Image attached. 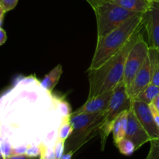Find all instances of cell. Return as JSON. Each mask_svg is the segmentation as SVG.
I'll return each mask as SVG.
<instances>
[{"mask_svg":"<svg viewBox=\"0 0 159 159\" xmlns=\"http://www.w3.org/2000/svg\"><path fill=\"white\" fill-rule=\"evenodd\" d=\"M69 103L45 89L35 75L20 77L0 96V159L26 155L31 146L54 148Z\"/></svg>","mask_w":159,"mask_h":159,"instance_id":"obj_1","label":"cell"},{"mask_svg":"<svg viewBox=\"0 0 159 159\" xmlns=\"http://www.w3.org/2000/svg\"><path fill=\"white\" fill-rule=\"evenodd\" d=\"M138 34L119 52L112 56L101 66L87 71L89 84L87 99H93L107 92L113 91L122 82L124 79L126 59L130 48L136 40Z\"/></svg>","mask_w":159,"mask_h":159,"instance_id":"obj_2","label":"cell"},{"mask_svg":"<svg viewBox=\"0 0 159 159\" xmlns=\"http://www.w3.org/2000/svg\"><path fill=\"white\" fill-rule=\"evenodd\" d=\"M144 21V14H135L105 37L97 39L96 50L88 70L99 68L119 52L133 37L141 32Z\"/></svg>","mask_w":159,"mask_h":159,"instance_id":"obj_3","label":"cell"},{"mask_svg":"<svg viewBox=\"0 0 159 159\" xmlns=\"http://www.w3.org/2000/svg\"><path fill=\"white\" fill-rule=\"evenodd\" d=\"M105 114L104 111L98 113H73L71 114V124L73 132L67 140L65 150L77 152L82 146L91 140L99 132Z\"/></svg>","mask_w":159,"mask_h":159,"instance_id":"obj_4","label":"cell"},{"mask_svg":"<svg viewBox=\"0 0 159 159\" xmlns=\"http://www.w3.org/2000/svg\"><path fill=\"white\" fill-rule=\"evenodd\" d=\"M131 107V99L127 94V88L124 81L113 89V95L107 108L104 110V118L99 128L101 149L104 150L109 135L113 131V124L118 115L124 110H128Z\"/></svg>","mask_w":159,"mask_h":159,"instance_id":"obj_5","label":"cell"},{"mask_svg":"<svg viewBox=\"0 0 159 159\" xmlns=\"http://www.w3.org/2000/svg\"><path fill=\"white\" fill-rule=\"evenodd\" d=\"M93 9L97 23V39L105 37L135 14H140L127 10L111 0L99 3Z\"/></svg>","mask_w":159,"mask_h":159,"instance_id":"obj_6","label":"cell"},{"mask_svg":"<svg viewBox=\"0 0 159 159\" xmlns=\"http://www.w3.org/2000/svg\"><path fill=\"white\" fill-rule=\"evenodd\" d=\"M148 55L149 45L144 40L143 34L140 32L126 59L123 81L126 85L127 91L130 88L137 73L148 57Z\"/></svg>","mask_w":159,"mask_h":159,"instance_id":"obj_7","label":"cell"},{"mask_svg":"<svg viewBox=\"0 0 159 159\" xmlns=\"http://www.w3.org/2000/svg\"><path fill=\"white\" fill-rule=\"evenodd\" d=\"M144 27L148 38L149 48L155 50L159 55V2H154L152 7L144 14Z\"/></svg>","mask_w":159,"mask_h":159,"instance_id":"obj_8","label":"cell"},{"mask_svg":"<svg viewBox=\"0 0 159 159\" xmlns=\"http://www.w3.org/2000/svg\"><path fill=\"white\" fill-rule=\"evenodd\" d=\"M131 107L140 123L150 136L151 140L159 138V127L155 122L149 104L139 99H132Z\"/></svg>","mask_w":159,"mask_h":159,"instance_id":"obj_9","label":"cell"},{"mask_svg":"<svg viewBox=\"0 0 159 159\" xmlns=\"http://www.w3.org/2000/svg\"><path fill=\"white\" fill-rule=\"evenodd\" d=\"M125 138H128L134 144L136 150L147 142H150L151 138L145 129L140 123L134 111L130 107L127 115V128Z\"/></svg>","mask_w":159,"mask_h":159,"instance_id":"obj_10","label":"cell"},{"mask_svg":"<svg viewBox=\"0 0 159 159\" xmlns=\"http://www.w3.org/2000/svg\"><path fill=\"white\" fill-rule=\"evenodd\" d=\"M152 83V68L148 57L144 61L138 72L135 75L130 88L127 90V94L130 99H136L144 89Z\"/></svg>","mask_w":159,"mask_h":159,"instance_id":"obj_11","label":"cell"},{"mask_svg":"<svg viewBox=\"0 0 159 159\" xmlns=\"http://www.w3.org/2000/svg\"><path fill=\"white\" fill-rule=\"evenodd\" d=\"M113 91L107 92L102 95L93 98V99H87L86 102L78 108L77 110L72 112L73 113H98L104 111L108 107L110 101L111 99Z\"/></svg>","mask_w":159,"mask_h":159,"instance_id":"obj_12","label":"cell"},{"mask_svg":"<svg viewBox=\"0 0 159 159\" xmlns=\"http://www.w3.org/2000/svg\"><path fill=\"white\" fill-rule=\"evenodd\" d=\"M113 2L135 13L144 14L150 9L152 2L149 0H111Z\"/></svg>","mask_w":159,"mask_h":159,"instance_id":"obj_13","label":"cell"},{"mask_svg":"<svg viewBox=\"0 0 159 159\" xmlns=\"http://www.w3.org/2000/svg\"><path fill=\"white\" fill-rule=\"evenodd\" d=\"M128 110L121 112L115 120L113 127V136L115 144H117L120 141L126 137L127 128V115Z\"/></svg>","mask_w":159,"mask_h":159,"instance_id":"obj_14","label":"cell"},{"mask_svg":"<svg viewBox=\"0 0 159 159\" xmlns=\"http://www.w3.org/2000/svg\"><path fill=\"white\" fill-rule=\"evenodd\" d=\"M62 72H63V70H62L61 65H57L55 68H53L49 73H48L43 77V80L40 81L43 88L50 93H53V90L60 80Z\"/></svg>","mask_w":159,"mask_h":159,"instance_id":"obj_15","label":"cell"},{"mask_svg":"<svg viewBox=\"0 0 159 159\" xmlns=\"http://www.w3.org/2000/svg\"><path fill=\"white\" fill-rule=\"evenodd\" d=\"M149 59L152 68V84L159 87V55L155 50L150 48Z\"/></svg>","mask_w":159,"mask_h":159,"instance_id":"obj_16","label":"cell"},{"mask_svg":"<svg viewBox=\"0 0 159 159\" xmlns=\"http://www.w3.org/2000/svg\"><path fill=\"white\" fill-rule=\"evenodd\" d=\"M158 95L159 87L151 83L150 85H148L144 89V91L138 96V97L136 99H139V100L142 101V102L150 104Z\"/></svg>","mask_w":159,"mask_h":159,"instance_id":"obj_17","label":"cell"},{"mask_svg":"<svg viewBox=\"0 0 159 159\" xmlns=\"http://www.w3.org/2000/svg\"><path fill=\"white\" fill-rule=\"evenodd\" d=\"M116 145L119 149L120 152L126 156L131 155L136 151L134 144L127 138H124V139L120 141Z\"/></svg>","mask_w":159,"mask_h":159,"instance_id":"obj_18","label":"cell"},{"mask_svg":"<svg viewBox=\"0 0 159 159\" xmlns=\"http://www.w3.org/2000/svg\"><path fill=\"white\" fill-rule=\"evenodd\" d=\"M70 119H71V116L65 118L63 122H62L60 128H59L58 138L65 141V142H66L68 138L71 136L73 132V127L71 124V121H70Z\"/></svg>","mask_w":159,"mask_h":159,"instance_id":"obj_19","label":"cell"},{"mask_svg":"<svg viewBox=\"0 0 159 159\" xmlns=\"http://www.w3.org/2000/svg\"><path fill=\"white\" fill-rule=\"evenodd\" d=\"M151 147L145 159H159V138L150 141Z\"/></svg>","mask_w":159,"mask_h":159,"instance_id":"obj_20","label":"cell"},{"mask_svg":"<svg viewBox=\"0 0 159 159\" xmlns=\"http://www.w3.org/2000/svg\"><path fill=\"white\" fill-rule=\"evenodd\" d=\"M65 141L57 138L54 145V152L56 159H59L65 153Z\"/></svg>","mask_w":159,"mask_h":159,"instance_id":"obj_21","label":"cell"},{"mask_svg":"<svg viewBox=\"0 0 159 159\" xmlns=\"http://www.w3.org/2000/svg\"><path fill=\"white\" fill-rule=\"evenodd\" d=\"M19 0H0V6L6 12L12 10L16 6Z\"/></svg>","mask_w":159,"mask_h":159,"instance_id":"obj_22","label":"cell"},{"mask_svg":"<svg viewBox=\"0 0 159 159\" xmlns=\"http://www.w3.org/2000/svg\"><path fill=\"white\" fill-rule=\"evenodd\" d=\"M149 107H150L151 111H152V116H153L154 120H155V122L156 123L157 126L159 127V112L155 109V107L152 104H149Z\"/></svg>","mask_w":159,"mask_h":159,"instance_id":"obj_23","label":"cell"},{"mask_svg":"<svg viewBox=\"0 0 159 159\" xmlns=\"http://www.w3.org/2000/svg\"><path fill=\"white\" fill-rule=\"evenodd\" d=\"M2 159H36V158L30 157L26 155H13Z\"/></svg>","mask_w":159,"mask_h":159,"instance_id":"obj_24","label":"cell"},{"mask_svg":"<svg viewBox=\"0 0 159 159\" xmlns=\"http://www.w3.org/2000/svg\"><path fill=\"white\" fill-rule=\"evenodd\" d=\"M6 40H7V35H6V31L0 26V46L4 44Z\"/></svg>","mask_w":159,"mask_h":159,"instance_id":"obj_25","label":"cell"},{"mask_svg":"<svg viewBox=\"0 0 159 159\" xmlns=\"http://www.w3.org/2000/svg\"><path fill=\"white\" fill-rule=\"evenodd\" d=\"M87 2H89V4L92 6V8H94L95 6H97L98 4L101 2H107V1H110V0H86Z\"/></svg>","mask_w":159,"mask_h":159,"instance_id":"obj_26","label":"cell"},{"mask_svg":"<svg viewBox=\"0 0 159 159\" xmlns=\"http://www.w3.org/2000/svg\"><path fill=\"white\" fill-rule=\"evenodd\" d=\"M73 155H74V152H65V153H64L63 155H62L59 159H71L72 158Z\"/></svg>","mask_w":159,"mask_h":159,"instance_id":"obj_27","label":"cell"},{"mask_svg":"<svg viewBox=\"0 0 159 159\" xmlns=\"http://www.w3.org/2000/svg\"><path fill=\"white\" fill-rule=\"evenodd\" d=\"M151 104H152L155 107V109L159 112V95L151 102Z\"/></svg>","mask_w":159,"mask_h":159,"instance_id":"obj_28","label":"cell"},{"mask_svg":"<svg viewBox=\"0 0 159 159\" xmlns=\"http://www.w3.org/2000/svg\"><path fill=\"white\" fill-rule=\"evenodd\" d=\"M6 12L4 10V9H3V8L0 6V26H1L2 23L3 19H4V16H5V13H6Z\"/></svg>","mask_w":159,"mask_h":159,"instance_id":"obj_29","label":"cell"},{"mask_svg":"<svg viewBox=\"0 0 159 159\" xmlns=\"http://www.w3.org/2000/svg\"><path fill=\"white\" fill-rule=\"evenodd\" d=\"M149 1H151V2H156V0H149Z\"/></svg>","mask_w":159,"mask_h":159,"instance_id":"obj_30","label":"cell"},{"mask_svg":"<svg viewBox=\"0 0 159 159\" xmlns=\"http://www.w3.org/2000/svg\"><path fill=\"white\" fill-rule=\"evenodd\" d=\"M40 159H44L43 158H42V157H40Z\"/></svg>","mask_w":159,"mask_h":159,"instance_id":"obj_31","label":"cell"},{"mask_svg":"<svg viewBox=\"0 0 159 159\" xmlns=\"http://www.w3.org/2000/svg\"><path fill=\"white\" fill-rule=\"evenodd\" d=\"M156 2H159V0H156Z\"/></svg>","mask_w":159,"mask_h":159,"instance_id":"obj_32","label":"cell"}]
</instances>
